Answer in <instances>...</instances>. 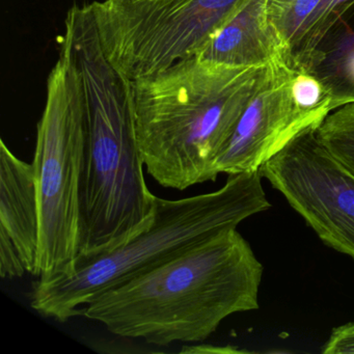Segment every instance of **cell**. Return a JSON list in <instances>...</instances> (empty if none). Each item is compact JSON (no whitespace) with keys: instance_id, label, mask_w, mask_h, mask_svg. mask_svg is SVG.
Masks as SVG:
<instances>
[{"instance_id":"cell-9","label":"cell","mask_w":354,"mask_h":354,"mask_svg":"<svg viewBox=\"0 0 354 354\" xmlns=\"http://www.w3.org/2000/svg\"><path fill=\"white\" fill-rule=\"evenodd\" d=\"M41 221L32 163L0 142V275H38Z\"/></svg>"},{"instance_id":"cell-1","label":"cell","mask_w":354,"mask_h":354,"mask_svg":"<svg viewBox=\"0 0 354 354\" xmlns=\"http://www.w3.org/2000/svg\"><path fill=\"white\" fill-rule=\"evenodd\" d=\"M59 50L77 71L86 121L80 260L111 252L148 229L157 196L145 179L131 80L107 59L90 6L69 10Z\"/></svg>"},{"instance_id":"cell-8","label":"cell","mask_w":354,"mask_h":354,"mask_svg":"<svg viewBox=\"0 0 354 354\" xmlns=\"http://www.w3.org/2000/svg\"><path fill=\"white\" fill-rule=\"evenodd\" d=\"M297 71L283 57L268 66L264 80L215 159V177L260 171L288 142L306 130L317 129L330 113L298 102L293 88Z\"/></svg>"},{"instance_id":"cell-2","label":"cell","mask_w":354,"mask_h":354,"mask_svg":"<svg viewBox=\"0 0 354 354\" xmlns=\"http://www.w3.org/2000/svg\"><path fill=\"white\" fill-rule=\"evenodd\" d=\"M263 265L225 230L91 300L82 316L157 346L205 341L231 315L259 308Z\"/></svg>"},{"instance_id":"cell-11","label":"cell","mask_w":354,"mask_h":354,"mask_svg":"<svg viewBox=\"0 0 354 354\" xmlns=\"http://www.w3.org/2000/svg\"><path fill=\"white\" fill-rule=\"evenodd\" d=\"M316 131L331 154L354 174V102L331 111Z\"/></svg>"},{"instance_id":"cell-10","label":"cell","mask_w":354,"mask_h":354,"mask_svg":"<svg viewBox=\"0 0 354 354\" xmlns=\"http://www.w3.org/2000/svg\"><path fill=\"white\" fill-rule=\"evenodd\" d=\"M196 57L231 68L266 67L283 57L267 0H245Z\"/></svg>"},{"instance_id":"cell-12","label":"cell","mask_w":354,"mask_h":354,"mask_svg":"<svg viewBox=\"0 0 354 354\" xmlns=\"http://www.w3.org/2000/svg\"><path fill=\"white\" fill-rule=\"evenodd\" d=\"M321 352L323 354H354V321L333 329Z\"/></svg>"},{"instance_id":"cell-3","label":"cell","mask_w":354,"mask_h":354,"mask_svg":"<svg viewBox=\"0 0 354 354\" xmlns=\"http://www.w3.org/2000/svg\"><path fill=\"white\" fill-rule=\"evenodd\" d=\"M268 66L231 68L192 57L131 82L138 149L157 183L183 192L215 181V159Z\"/></svg>"},{"instance_id":"cell-7","label":"cell","mask_w":354,"mask_h":354,"mask_svg":"<svg viewBox=\"0 0 354 354\" xmlns=\"http://www.w3.org/2000/svg\"><path fill=\"white\" fill-rule=\"evenodd\" d=\"M306 130L260 169L329 248L354 260V174Z\"/></svg>"},{"instance_id":"cell-13","label":"cell","mask_w":354,"mask_h":354,"mask_svg":"<svg viewBox=\"0 0 354 354\" xmlns=\"http://www.w3.org/2000/svg\"><path fill=\"white\" fill-rule=\"evenodd\" d=\"M181 352L184 353H242L243 350L237 349L232 346H187Z\"/></svg>"},{"instance_id":"cell-4","label":"cell","mask_w":354,"mask_h":354,"mask_svg":"<svg viewBox=\"0 0 354 354\" xmlns=\"http://www.w3.org/2000/svg\"><path fill=\"white\" fill-rule=\"evenodd\" d=\"M260 171L229 176L216 192L180 200L156 198L148 229L111 252L80 259L69 274L37 281L30 306L39 314L65 322L82 316L103 292L140 274L198 242L270 209Z\"/></svg>"},{"instance_id":"cell-5","label":"cell","mask_w":354,"mask_h":354,"mask_svg":"<svg viewBox=\"0 0 354 354\" xmlns=\"http://www.w3.org/2000/svg\"><path fill=\"white\" fill-rule=\"evenodd\" d=\"M86 121L82 86L67 53L59 50L37 127L34 167L40 209L39 281L73 271L80 252V184Z\"/></svg>"},{"instance_id":"cell-6","label":"cell","mask_w":354,"mask_h":354,"mask_svg":"<svg viewBox=\"0 0 354 354\" xmlns=\"http://www.w3.org/2000/svg\"><path fill=\"white\" fill-rule=\"evenodd\" d=\"M245 0H103L90 3L101 45L128 80L196 57Z\"/></svg>"}]
</instances>
